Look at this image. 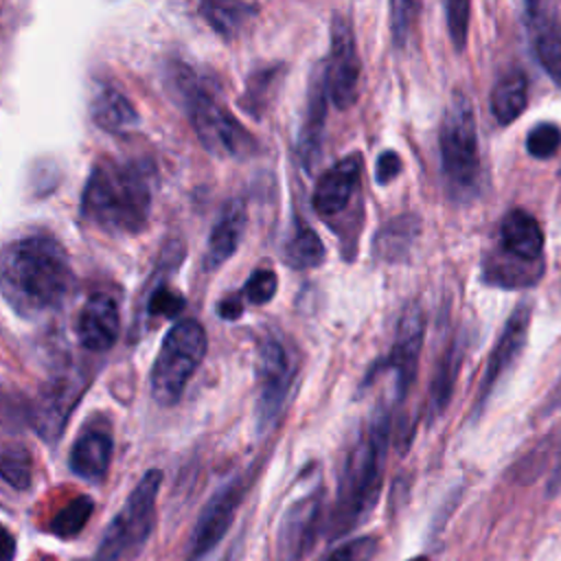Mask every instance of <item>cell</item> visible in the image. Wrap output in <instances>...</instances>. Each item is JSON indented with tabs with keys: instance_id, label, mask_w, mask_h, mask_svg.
I'll use <instances>...</instances> for the list:
<instances>
[{
	"instance_id": "cell-1",
	"label": "cell",
	"mask_w": 561,
	"mask_h": 561,
	"mask_svg": "<svg viewBox=\"0 0 561 561\" xmlns=\"http://www.w3.org/2000/svg\"><path fill=\"white\" fill-rule=\"evenodd\" d=\"M70 259L50 234H28L0 252V294L22 318L61 307L72 289Z\"/></svg>"
},
{
	"instance_id": "cell-2",
	"label": "cell",
	"mask_w": 561,
	"mask_h": 561,
	"mask_svg": "<svg viewBox=\"0 0 561 561\" xmlns=\"http://www.w3.org/2000/svg\"><path fill=\"white\" fill-rule=\"evenodd\" d=\"M153 204V167L145 160L101 158L81 193V215L107 234L129 237L147 228Z\"/></svg>"
},
{
	"instance_id": "cell-3",
	"label": "cell",
	"mask_w": 561,
	"mask_h": 561,
	"mask_svg": "<svg viewBox=\"0 0 561 561\" xmlns=\"http://www.w3.org/2000/svg\"><path fill=\"white\" fill-rule=\"evenodd\" d=\"M388 440L390 412L388 408H379L342 467L337 497L327 519V533L331 539L353 530L373 511L381 489Z\"/></svg>"
},
{
	"instance_id": "cell-4",
	"label": "cell",
	"mask_w": 561,
	"mask_h": 561,
	"mask_svg": "<svg viewBox=\"0 0 561 561\" xmlns=\"http://www.w3.org/2000/svg\"><path fill=\"white\" fill-rule=\"evenodd\" d=\"M440 167L449 195L465 204L478 195L480 188V147L478 125L471 99L465 92H454L438 131Z\"/></svg>"
},
{
	"instance_id": "cell-5",
	"label": "cell",
	"mask_w": 561,
	"mask_h": 561,
	"mask_svg": "<svg viewBox=\"0 0 561 561\" xmlns=\"http://www.w3.org/2000/svg\"><path fill=\"white\" fill-rule=\"evenodd\" d=\"M208 348L204 327L184 318L178 320L164 335L160 351L149 373L151 399L160 405H173L180 401L188 379L199 368Z\"/></svg>"
},
{
	"instance_id": "cell-6",
	"label": "cell",
	"mask_w": 561,
	"mask_h": 561,
	"mask_svg": "<svg viewBox=\"0 0 561 561\" xmlns=\"http://www.w3.org/2000/svg\"><path fill=\"white\" fill-rule=\"evenodd\" d=\"M180 88L191 125L210 153L248 158L256 151V138L193 75L184 72Z\"/></svg>"
},
{
	"instance_id": "cell-7",
	"label": "cell",
	"mask_w": 561,
	"mask_h": 561,
	"mask_svg": "<svg viewBox=\"0 0 561 561\" xmlns=\"http://www.w3.org/2000/svg\"><path fill=\"white\" fill-rule=\"evenodd\" d=\"M162 484V471L149 469L127 495L121 511L105 528L94 561H121L138 552L156 526V497Z\"/></svg>"
},
{
	"instance_id": "cell-8",
	"label": "cell",
	"mask_w": 561,
	"mask_h": 561,
	"mask_svg": "<svg viewBox=\"0 0 561 561\" xmlns=\"http://www.w3.org/2000/svg\"><path fill=\"white\" fill-rule=\"evenodd\" d=\"M296 359L289 351V344L270 333L261 340L256 353V425L259 430H267L278 419L291 383L296 379Z\"/></svg>"
},
{
	"instance_id": "cell-9",
	"label": "cell",
	"mask_w": 561,
	"mask_h": 561,
	"mask_svg": "<svg viewBox=\"0 0 561 561\" xmlns=\"http://www.w3.org/2000/svg\"><path fill=\"white\" fill-rule=\"evenodd\" d=\"M324 70L327 96L335 107L348 110L359 94V55L348 15L335 13L331 20V48Z\"/></svg>"
},
{
	"instance_id": "cell-10",
	"label": "cell",
	"mask_w": 561,
	"mask_h": 561,
	"mask_svg": "<svg viewBox=\"0 0 561 561\" xmlns=\"http://www.w3.org/2000/svg\"><path fill=\"white\" fill-rule=\"evenodd\" d=\"M423 335H425L423 311L416 302H410L397 322V333H394V342L388 357L379 362V368L394 373L397 401H403L410 386L414 383L416 366L423 348Z\"/></svg>"
},
{
	"instance_id": "cell-11",
	"label": "cell",
	"mask_w": 561,
	"mask_h": 561,
	"mask_svg": "<svg viewBox=\"0 0 561 561\" xmlns=\"http://www.w3.org/2000/svg\"><path fill=\"white\" fill-rule=\"evenodd\" d=\"M243 497V482L239 478L226 482L221 489H217L210 500L204 504L188 543V561H199L206 557L228 533L234 513Z\"/></svg>"
},
{
	"instance_id": "cell-12",
	"label": "cell",
	"mask_w": 561,
	"mask_h": 561,
	"mask_svg": "<svg viewBox=\"0 0 561 561\" xmlns=\"http://www.w3.org/2000/svg\"><path fill=\"white\" fill-rule=\"evenodd\" d=\"M530 318H533V305L530 302H522L517 305L508 320L504 322L497 342L486 359L482 379H480V388H478V399H476V412H480V408L486 403L489 394L493 392V388L497 386V381L508 373V368L513 366V362L519 357V353L526 346L528 340V329H530Z\"/></svg>"
},
{
	"instance_id": "cell-13",
	"label": "cell",
	"mask_w": 561,
	"mask_h": 561,
	"mask_svg": "<svg viewBox=\"0 0 561 561\" xmlns=\"http://www.w3.org/2000/svg\"><path fill=\"white\" fill-rule=\"evenodd\" d=\"M324 502L322 491H313L296 500L283 515L278 539H276V559L278 561H300L305 552L313 546L322 522H324Z\"/></svg>"
},
{
	"instance_id": "cell-14",
	"label": "cell",
	"mask_w": 561,
	"mask_h": 561,
	"mask_svg": "<svg viewBox=\"0 0 561 561\" xmlns=\"http://www.w3.org/2000/svg\"><path fill=\"white\" fill-rule=\"evenodd\" d=\"M524 24L546 75L561 90V15L550 2H526Z\"/></svg>"
},
{
	"instance_id": "cell-15",
	"label": "cell",
	"mask_w": 561,
	"mask_h": 561,
	"mask_svg": "<svg viewBox=\"0 0 561 561\" xmlns=\"http://www.w3.org/2000/svg\"><path fill=\"white\" fill-rule=\"evenodd\" d=\"M85 390V379L77 373L55 377L42 392L35 410V430L46 443H57L70 412L75 410L81 392Z\"/></svg>"
},
{
	"instance_id": "cell-16",
	"label": "cell",
	"mask_w": 561,
	"mask_h": 561,
	"mask_svg": "<svg viewBox=\"0 0 561 561\" xmlns=\"http://www.w3.org/2000/svg\"><path fill=\"white\" fill-rule=\"evenodd\" d=\"M362 173V156L351 153L335 164H331L316 182L313 188V210L320 217H333L340 215L353 199L355 188L359 184Z\"/></svg>"
},
{
	"instance_id": "cell-17",
	"label": "cell",
	"mask_w": 561,
	"mask_h": 561,
	"mask_svg": "<svg viewBox=\"0 0 561 561\" xmlns=\"http://www.w3.org/2000/svg\"><path fill=\"white\" fill-rule=\"evenodd\" d=\"M121 333V311L112 296L92 294L77 320V340L85 351H110Z\"/></svg>"
},
{
	"instance_id": "cell-18",
	"label": "cell",
	"mask_w": 561,
	"mask_h": 561,
	"mask_svg": "<svg viewBox=\"0 0 561 561\" xmlns=\"http://www.w3.org/2000/svg\"><path fill=\"white\" fill-rule=\"evenodd\" d=\"M112 451L114 440L110 430L103 425H90L77 436L68 462L75 476L88 482H101L107 476Z\"/></svg>"
},
{
	"instance_id": "cell-19",
	"label": "cell",
	"mask_w": 561,
	"mask_h": 561,
	"mask_svg": "<svg viewBox=\"0 0 561 561\" xmlns=\"http://www.w3.org/2000/svg\"><path fill=\"white\" fill-rule=\"evenodd\" d=\"M245 221H248L245 204L241 199H230L210 230L206 254H204L206 270L221 267L237 252L245 230Z\"/></svg>"
},
{
	"instance_id": "cell-20",
	"label": "cell",
	"mask_w": 561,
	"mask_h": 561,
	"mask_svg": "<svg viewBox=\"0 0 561 561\" xmlns=\"http://www.w3.org/2000/svg\"><path fill=\"white\" fill-rule=\"evenodd\" d=\"M327 118V88H324V70L316 68L309 85L307 112L298 134V158L305 169H311L318 162L322 147V131Z\"/></svg>"
},
{
	"instance_id": "cell-21",
	"label": "cell",
	"mask_w": 561,
	"mask_h": 561,
	"mask_svg": "<svg viewBox=\"0 0 561 561\" xmlns=\"http://www.w3.org/2000/svg\"><path fill=\"white\" fill-rule=\"evenodd\" d=\"M500 250L522 259V261H543V232L539 228V221L522 210V208H513L511 213L504 215L502 224H500Z\"/></svg>"
},
{
	"instance_id": "cell-22",
	"label": "cell",
	"mask_w": 561,
	"mask_h": 561,
	"mask_svg": "<svg viewBox=\"0 0 561 561\" xmlns=\"http://www.w3.org/2000/svg\"><path fill=\"white\" fill-rule=\"evenodd\" d=\"M90 118L110 134H123L138 127L140 116L131 101L116 88H101L90 103Z\"/></svg>"
},
{
	"instance_id": "cell-23",
	"label": "cell",
	"mask_w": 561,
	"mask_h": 561,
	"mask_svg": "<svg viewBox=\"0 0 561 561\" xmlns=\"http://www.w3.org/2000/svg\"><path fill=\"white\" fill-rule=\"evenodd\" d=\"M462 355H465L462 342L458 337L451 340V344L445 348V353L434 370L432 383H430V392H427V419L430 421H436L449 405V399H451L458 373H460Z\"/></svg>"
},
{
	"instance_id": "cell-24",
	"label": "cell",
	"mask_w": 561,
	"mask_h": 561,
	"mask_svg": "<svg viewBox=\"0 0 561 561\" xmlns=\"http://www.w3.org/2000/svg\"><path fill=\"white\" fill-rule=\"evenodd\" d=\"M543 272V261L530 263L522 261L504 250H493L484 261V278L486 283L500 287H528L539 280Z\"/></svg>"
},
{
	"instance_id": "cell-25",
	"label": "cell",
	"mask_w": 561,
	"mask_h": 561,
	"mask_svg": "<svg viewBox=\"0 0 561 561\" xmlns=\"http://www.w3.org/2000/svg\"><path fill=\"white\" fill-rule=\"evenodd\" d=\"M528 103V81L522 70H508L491 90V114L500 125H511Z\"/></svg>"
},
{
	"instance_id": "cell-26",
	"label": "cell",
	"mask_w": 561,
	"mask_h": 561,
	"mask_svg": "<svg viewBox=\"0 0 561 561\" xmlns=\"http://www.w3.org/2000/svg\"><path fill=\"white\" fill-rule=\"evenodd\" d=\"M421 221L416 215H401L388 221L375 237V254L383 261H399L408 256L412 243L416 241Z\"/></svg>"
},
{
	"instance_id": "cell-27",
	"label": "cell",
	"mask_w": 561,
	"mask_h": 561,
	"mask_svg": "<svg viewBox=\"0 0 561 561\" xmlns=\"http://www.w3.org/2000/svg\"><path fill=\"white\" fill-rule=\"evenodd\" d=\"M324 245L318 237V232L305 224L302 219L296 217L294 221V234L287 239L283 256L287 265L296 270H307V267H318L324 261Z\"/></svg>"
},
{
	"instance_id": "cell-28",
	"label": "cell",
	"mask_w": 561,
	"mask_h": 561,
	"mask_svg": "<svg viewBox=\"0 0 561 561\" xmlns=\"http://www.w3.org/2000/svg\"><path fill=\"white\" fill-rule=\"evenodd\" d=\"M199 11L215 33L230 39L256 13V7L248 2H202Z\"/></svg>"
},
{
	"instance_id": "cell-29",
	"label": "cell",
	"mask_w": 561,
	"mask_h": 561,
	"mask_svg": "<svg viewBox=\"0 0 561 561\" xmlns=\"http://www.w3.org/2000/svg\"><path fill=\"white\" fill-rule=\"evenodd\" d=\"M0 478L18 491H24L31 486L33 460L26 447L22 445L0 447Z\"/></svg>"
},
{
	"instance_id": "cell-30",
	"label": "cell",
	"mask_w": 561,
	"mask_h": 561,
	"mask_svg": "<svg viewBox=\"0 0 561 561\" xmlns=\"http://www.w3.org/2000/svg\"><path fill=\"white\" fill-rule=\"evenodd\" d=\"M94 511V502L92 497L88 495H79L75 500H70L50 522V530L61 537V539H68V537H75L83 530V526L88 524L90 515Z\"/></svg>"
},
{
	"instance_id": "cell-31",
	"label": "cell",
	"mask_w": 561,
	"mask_h": 561,
	"mask_svg": "<svg viewBox=\"0 0 561 561\" xmlns=\"http://www.w3.org/2000/svg\"><path fill=\"white\" fill-rule=\"evenodd\" d=\"M377 548H379L377 537L362 535V537L342 541L340 546L322 554L318 561H373V557L377 554Z\"/></svg>"
},
{
	"instance_id": "cell-32",
	"label": "cell",
	"mask_w": 561,
	"mask_h": 561,
	"mask_svg": "<svg viewBox=\"0 0 561 561\" xmlns=\"http://www.w3.org/2000/svg\"><path fill=\"white\" fill-rule=\"evenodd\" d=\"M561 147V129L554 123H539L526 136V149L533 158H552Z\"/></svg>"
},
{
	"instance_id": "cell-33",
	"label": "cell",
	"mask_w": 561,
	"mask_h": 561,
	"mask_svg": "<svg viewBox=\"0 0 561 561\" xmlns=\"http://www.w3.org/2000/svg\"><path fill=\"white\" fill-rule=\"evenodd\" d=\"M469 11H471V4L467 0H449L445 4L447 28H449V37H451V44L456 50H462L467 46Z\"/></svg>"
},
{
	"instance_id": "cell-34",
	"label": "cell",
	"mask_w": 561,
	"mask_h": 561,
	"mask_svg": "<svg viewBox=\"0 0 561 561\" xmlns=\"http://www.w3.org/2000/svg\"><path fill=\"white\" fill-rule=\"evenodd\" d=\"M419 9H421L419 2L397 0L390 4V31H392V42L397 46H403L405 39L410 37V31H412Z\"/></svg>"
},
{
	"instance_id": "cell-35",
	"label": "cell",
	"mask_w": 561,
	"mask_h": 561,
	"mask_svg": "<svg viewBox=\"0 0 561 561\" xmlns=\"http://www.w3.org/2000/svg\"><path fill=\"white\" fill-rule=\"evenodd\" d=\"M276 287H278L276 274H274L272 270L261 267V270H254V272L250 274V278L245 280V285H243V296H245L250 302H254V305H265V302H270V300L274 298Z\"/></svg>"
},
{
	"instance_id": "cell-36",
	"label": "cell",
	"mask_w": 561,
	"mask_h": 561,
	"mask_svg": "<svg viewBox=\"0 0 561 561\" xmlns=\"http://www.w3.org/2000/svg\"><path fill=\"white\" fill-rule=\"evenodd\" d=\"M184 307H186V300L182 298V294H178L164 285L156 287L147 302L149 316H160V318H175L184 311Z\"/></svg>"
},
{
	"instance_id": "cell-37",
	"label": "cell",
	"mask_w": 561,
	"mask_h": 561,
	"mask_svg": "<svg viewBox=\"0 0 561 561\" xmlns=\"http://www.w3.org/2000/svg\"><path fill=\"white\" fill-rule=\"evenodd\" d=\"M278 77H280V70H278V68L256 70V72L250 77L245 94H248V103H250V105H248V110H250L252 114H259V110H261V107H265V105H263L261 94H263L267 88H274Z\"/></svg>"
},
{
	"instance_id": "cell-38",
	"label": "cell",
	"mask_w": 561,
	"mask_h": 561,
	"mask_svg": "<svg viewBox=\"0 0 561 561\" xmlns=\"http://www.w3.org/2000/svg\"><path fill=\"white\" fill-rule=\"evenodd\" d=\"M401 171V158L397 151H383L379 158H377V164H375V180L377 184H388L392 182Z\"/></svg>"
},
{
	"instance_id": "cell-39",
	"label": "cell",
	"mask_w": 561,
	"mask_h": 561,
	"mask_svg": "<svg viewBox=\"0 0 561 561\" xmlns=\"http://www.w3.org/2000/svg\"><path fill=\"white\" fill-rule=\"evenodd\" d=\"M217 311H219V316L226 318V320L239 318L241 311H243L241 298H239V296H228V298H224V300L217 305Z\"/></svg>"
},
{
	"instance_id": "cell-40",
	"label": "cell",
	"mask_w": 561,
	"mask_h": 561,
	"mask_svg": "<svg viewBox=\"0 0 561 561\" xmlns=\"http://www.w3.org/2000/svg\"><path fill=\"white\" fill-rule=\"evenodd\" d=\"M15 554V539L13 535L0 524V561H11Z\"/></svg>"
},
{
	"instance_id": "cell-41",
	"label": "cell",
	"mask_w": 561,
	"mask_h": 561,
	"mask_svg": "<svg viewBox=\"0 0 561 561\" xmlns=\"http://www.w3.org/2000/svg\"><path fill=\"white\" fill-rule=\"evenodd\" d=\"M561 491V449L557 454V460H554V467H552V473H550V480H548V493L554 495Z\"/></svg>"
},
{
	"instance_id": "cell-42",
	"label": "cell",
	"mask_w": 561,
	"mask_h": 561,
	"mask_svg": "<svg viewBox=\"0 0 561 561\" xmlns=\"http://www.w3.org/2000/svg\"><path fill=\"white\" fill-rule=\"evenodd\" d=\"M410 561H432V559H427V557H414V559H410Z\"/></svg>"
}]
</instances>
